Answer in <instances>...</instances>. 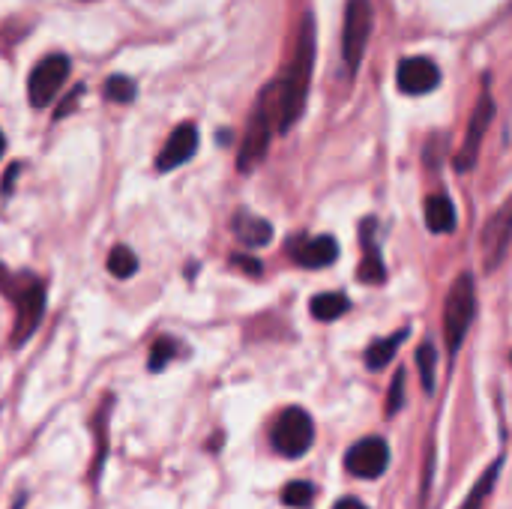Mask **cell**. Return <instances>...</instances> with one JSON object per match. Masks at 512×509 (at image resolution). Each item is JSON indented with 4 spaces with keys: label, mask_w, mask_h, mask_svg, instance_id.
Instances as JSON below:
<instances>
[{
    "label": "cell",
    "mask_w": 512,
    "mask_h": 509,
    "mask_svg": "<svg viewBox=\"0 0 512 509\" xmlns=\"http://www.w3.org/2000/svg\"><path fill=\"white\" fill-rule=\"evenodd\" d=\"M288 255L300 267L318 270V267H330L339 258V243L330 234H324V237H291Z\"/></svg>",
    "instance_id": "7c38bea8"
},
{
    "label": "cell",
    "mask_w": 512,
    "mask_h": 509,
    "mask_svg": "<svg viewBox=\"0 0 512 509\" xmlns=\"http://www.w3.org/2000/svg\"><path fill=\"white\" fill-rule=\"evenodd\" d=\"M495 477H498V465L495 468H489V474L477 483V489H474V495H471V501L465 504L462 509H480L483 504V498H486V489H492V483H495Z\"/></svg>",
    "instance_id": "cb8c5ba5"
},
{
    "label": "cell",
    "mask_w": 512,
    "mask_h": 509,
    "mask_svg": "<svg viewBox=\"0 0 512 509\" xmlns=\"http://www.w3.org/2000/svg\"><path fill=\"white\" fill-rule=\"evenodd\" d=\"M282 501L288 504V507H312V501H315V486L312 483H306V480H297V483H288L285 486V492H282Z\"/></svg>",
    "instance_id": "7402d4cb"
},
{
    "label": "cell",
    "mask_w": 512,
    "mask_h": 509,
    "mask_svg": "<svg viewBox=\"0 0 512 509\" xmlns=\"http://www.w3.org/2000/svg\"><path fill=\"white\" fill-rule=\"evenodd\" d=\"M375 231H378V222H375V219H366L363 228H360V240H363L360 282H366V285H381V282L387 279V267H384L381 249H378Z\"/></svg>",
    "instance_id": "5bb4252c"
},
{
    "label": "cell",
    "mask_w": 512,
    "mask_h": 509,
    "mask_svg": "<svg viewBox=\"0 0 512 509\" xmlns=\"http://www.w3.org/2000/svg\"><path fill=\"white\" fill-rule=\"evenodd\" d=\"M234 234L243 246L261 249L273 240V225L267 219H258L252 213H237L234 216Z\"/></svg>",
    "instance_id": "2e32d148"
},
{
    "label": "cell",
    "mask_w": 512,
    "mask_h": 509,
    "mask_svg": "<svg viewBox=\"0 0 512 509\" xmlns=\"http://www.w3.org/2000/svg\"><path fill=\"white\" fill-rule=\"evenodd\" d=\"M435 363H438V351L432 342H423L420 351H417V366H420V375H423V387L426 393L435 390Z\"/></svg>",
    "instance_id": "44dd1931"
},
{
    "label": "cell",
    "mask_w": 512,
    "mask_h": 509,
    "mask_svg": "<svg viewBox=\"0 0 512 509\" xmlns=\"http://www.w3.org/2000/svg\"><path fill=\"white\" fill-rule=\"evenodd\" d=\"M474 315H477V285H474L471 273H462L453 282L447 303H444V336H447L450 354H459V348L474 324Z\"/></svg>",
    "instance_id": "277c9868"
},
{
    "label": "cell",
    "mask_w": 512,
    "mask_h": 509,
    "mask_svg": "<svg viewBox=\"0 0 512 509\" xmlns=\"http://www.w3.org/2000/svg\"><path fill=\"white\" fill-rule=\"evenodd\" d=\"M399 90L408 96H426L441 84V69L429 57H408L399 63Z\"/></svg>",
    "instance_id": "8fae6325"
},
{
    "label": "cell",
    "mask_w": 512,
    "mask_h": 509,
    "mask_svg": "<svg viewBox=\"0 0 512 509\" xmlns=\"http://www.w3.org/2000/svg\"><path fill=\"white\" fill-rule=\"evenodd\" d=\"M372 24H375V9L372 0H348L345 9V33H342V57L348 63L351 72L360 69L369 36H372Z\"/></svg>",
    "instance_id": "5b68a950"
},
{
    "label": "cell",
    "mask_w": 512,
    "mask_h": 509,
    "mask_svg": "<svg viewBox=\"0 0 512 509\" xmlns=\"http://www.w3.org/2000/svg\"><path fill=\"white\" fill-rule=\"evenodd\" d=\"M273 129H279V87H276V81L264 87V93L258 96V102L249 114L246 135H243V144L237 153V168L243 174H249L267 156Z\"/></svg>",
    "instance_id": "7a4b0ae2"
},
{
    "label": "cell",
    "mask_w": 512,
    "mask_h": 509,
    "mask_svg": "<svg viewBox=\"0 0 512 509\" xmlns=\"http://www.w3.org/2000/svg\"><path fill=\"white\" fill-rule=\"evenodd\" d=\"M0 288L15 300V345L27 342L30 333L39 327V318L45 312V288L39 285V279L21 273V276H6L0 270Z\"/></svg>",
    "instance_id": "3957f363"
},
{
    "label": "cell",
    "mask_w": 512,
    "mask_h": 509,
    "mask_svg": "<svg viewBox=\"0 0 512 509\" xmlns=\"http://www.w3.org/2000/svg\"><path fill=\"white\" fill-rule=\"evenodd\" d=\"M135 90H138L135 81L126 78V75H111V78L105 81V99L120 102V105L132 102V99H135Z\"/></svg>",
    "instance_id": "ffe728a7"
},
{
    "label": "cell",
    "mask_w": 512,
    "mask_h": 509,
    "mask_svg": "<svg viewBox=\"0 0 512 509\" xmlns=\"http://www.w3.org/2000/svg\"><path fill=\"white\" fill-rule=\"evenodd\" d=\"M66 78H69V57L66 54H51V57L39 60L30 72V81H27L30 105L45 108L48 102H54V96Z\"/></svg>",
    "instance_id": "ba28073f"
},
{
    "label": "cell",
    "mask_w": 512,
    "mask_h": 509,
    "mask_svg": "<svg viewBox=\"0 0 512 509\" xmlns=\"http://www.w3.org/2000/svg\"><path fill=\"white\" fill-rule=\"evenodd\" d=\"M402 390H405V372H396V384L390 387V402H387L390 414H396L402 408Z\"/></svg>",
    "instance_id": "d4e9b609"
},
{
    "label": "cell",
    "mask_w": 512,
    "mask_h": 509,
    "mask_svg": "<svg viewBox=\"0 0 512 509\" xmlns=\"http://www.w3.org/2000/svg\"><path fill=\"white\" fill-rule=\"evenodd\" d=\"M108 270H111V276H117V279H129V276H135V270H138V258H135V252H132L129 246H114V249H111V255H108Z\"/></svg>",
    "instance_id": "d6986e66"
},
{
    "label": "cell",
    "mask_w": 512,
    "mask_h": 509,
    "mask_svg": "<svg viewBox=\"0 0 512 509\" xmlns=\"http://www.w3.org/2000/svg\"><path fill=\"white\" fill-rule=\"evenodd\" d=\"M309 309L318 321H336L351 309V300L345 294H318Z\"/></svg>",
    "instance_id": "ac0fdd59"
},
{
    "label": "cell",
    "mask_w": 512,
    "mask_h": 509,
    "mask_svg": "<svg viewBox=\"0 0 512 509\" xmlns=\"http://www.w3.org/2000/svg\"><path fill=\"white\" fill-rule=\"evenodd\" d=\"M512 246V195L492 213L483 228V261L489 270H498Z\"/></svg>",
    "instance_id": "9c48e42d"
},
{
    "label": "cell",
    "mask_w": 512,
    "mask_h": 509,
    "mask_svg": "<svg viewBox=\"0 0 512 509\" xmlns=\"http://www.w3.org/2000/svg\"><path fill=\"white\" fill-rule=\"evenodd\" d=\"M195 150H198V129H195V123H180L168 135V141H165V147H162V153L156 159V168L159 171H174L183 162H189L195 156Z\"/></svg>",
    "instance_id": "4fadbf2b"
},
{
    "label": "cell",
    "mask_w": 512,
    "mask_h": 509,
    "mask_svg": "<svg viewBox=\"0 0 512 509\" xmlns=\"http://www.w3.org/2000/svg\"><path fill=\"white\" fill-rule=\"evenodd\" d=\"M456 222V204L450 201V195L438 192L426 201V225L432 234H453Z\"/></svg>",
    "instance_id": "9a60e30c"
},
{
    "label": "cell",
    "mask_w": 512,
    "mask_h": 509,
    "mask_svg": "<svg viewBox=\"0 0 512 509\" xmlns=\"http://www.w3.org/2000/svg\"><path fill=\"white\" fill-rule=\"evenodd\" d=\"M312 69H315V18L306 12L297 27L291 63L285 66V75L276 81V87H279V132H288L300 120L306 99H309Z\"/></svg>",
    "instance_id": "6da1fadb"
},
{
    "label": "cell",
    "mask_w": 512,
    "mask_h": 509,
    "mask_svg": "<svg viewBox=\"0 0 512 509\" xmlns=\"http://www.w3.org/2000/svg\"><path fill=\"white\" fill-rule=\"evenodd\" d=\"M174 354H177V342H174V339H159V342L153 345V354H150V369L159 372L162 366L171 363Z\"/></svg>",
    "instance_id": "603a6c76"
},
{
    "label": "cell",
    "mask_w": 512,
    "mask_h": 509,
    "mask_svg": "<svg viewBox=\"0 0 512 509\" xmlns=\"http://www.w3.org/2000/svg\"><path fill=\"white\" fill-rule=\"evenodd\" d=\"M405 339H408V330H399L396 336H387V339L369 345V351H366V366L378 372V369H384L387 363H393V357H396V351H399V345H402Z\"/></svg>",
    "instance_id": "e0dca14e"
},
{
    "label": "cell",
    "mask_w": 512,
    "mask_h": 509,
    "mask_svg": "<svg viewBox=\"0 0 512 509\" xmlns=\"http://www.w3.org/2000/svg\"><path fill=\"white\" fill-rule=\"evenodd\" d=\"M492 120H495V102H492L489 78H486V81H483V93H480V99H477V105H474V111H471V120H468L465 141H462V147H459V153H456V171L465 174V171H471V168L477 165L480 147H483V138H486L489 126H492Z\"/></svg>",
    "instance_id": "8992f818"
},
{
    "label": "cell",
    "mask_w": 512,
    "mask_h": 509,
    "mask_svg": "<svg viewBox=\"0 0 512 509\" xmlns=\"http://www.w3.org/2000/svg\"><path fill=\"white\" fill-rule=\"evenodd\" d=\"M3 147H6V141H3V132H0V156H3Z\"/></svg>",
    "instance_id": "83f0119b"
},
{
    "label": "cell",
    "mask_w": 512,
    "mask_h": 509,
    "mask_svg": "<svg viewBox=\"0 0 512 509\" xmlns=\"http://www.w3.org/2000/svg\"><path fill=\"white\" fill-rule=\"evenodd\" d=\"M231 261H234V264H240V267H243L246 273H252V276H258V273H261V264H258L255 258H243V255H234Z\"/></svg>",
    "instance_id": "484cf974"
},
{
    "label": "cell",
    "mask_w": 512,
    "mask_h": 509,
    "mask_svg": "<svg viewBox=\"0 0 512 509\" xmlns=\"http://www.w3.org/2000/svg\"><path fill=\"white\" fill-rule=\"evenodd\" d=\"M312 441H315V426L303 408H288L279 414V420L273 426V447L282 456H288V459L306 456Z\"/></svg>",
    "instance_id": "52a82bcc"
},
{
    "label": "cell",
    "mask_w": 512,
    "mask_h": 509,
    "mask_svg": "<svg viewBox=\"0 0 512 509\" xmlns=\"http://www.w3.org/2000/svg\"><path fill=\"white\" fill-rule=\"evenodd\" d=\"M333 509H366L360 501H342V504H336Z\"/></svg>",
    "instance_id": "4316f807"
},
{
    "label": "cell",
    "mask_w": 512,
    "mask_h": 509,
    "mask_svg": "<svg viewBox=\"0 0 512 509\" xmlns=\"http://www.w3.org/2000/svg\"><path fill=\"white\" fill-rule=\"evenodd\" d=\"M345 465L360 480H378L390 465V447L384 438H363L351 447Z\"/></svg>",
    "instance_id": "30bf717a"
}]
</instances>
